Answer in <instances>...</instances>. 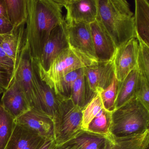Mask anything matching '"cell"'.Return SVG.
Segmentation results:
<instances>
[{
	"mask_svg": "<svg viewBox=\"0 0 149 149\" xmlns=\"http://www.w3.org/2000/svg\"><path fill=\"white\" fill-rule=\"evenodd\" d=\"M63 7L58 0H28V15L25 38L30 54L38 63L52 29L65 21Z\"/></svg>",
	"mask_w": 149,
	"mask_h": 149,
	"instance_id": "6da1fadb",
	"label": "cell"
},
{
	"mask_svg": "<svg viewBox=\"0 0 149 149\" xmlns=\"http://www.w3.org/2000/svg\"><path fill=\"white\" fill-rule=\"evenodd\" d=\"M100 21L117 48L136 38L134 13L126 0H97Z\"/></svg>",
	"mask_w": 149,
	"mask_h": 149,
	"instance_id": "7a4b0ae2",
	"label": "cell"
},
{
	"mask_svg": "<svg viewBox=\"0 0 149 149\" xmlns=\"http://www.w3.org/2000/svg\"><path fill=\"white\" fill-rule=\"evenodd\" d=\"M149 128V110L136 97L111 112L110 132L115 136L142 134Z\"/></svg>",
	"mask_w": 149,
	"mask_h": 149,
	"instance_id": "3957f363",
	"label": "cell"
},
{
	"mask_svg": "<svg viewBox=\"0 0 149 149\" xmlns=\"http://www.w3.org/2000/svg\"><path fill=\"white\" fill-rule=\"evenodd\" d=\"M82 110L70 98L61 101L53 118L56 145L71 140L82 131Z\"/></svg>",
	"mask_w": 149,
	"mask_h": 149,
	"instance_id": "277c9868",
	"label": "cell"
},
{
	"mask_svg": "<svg viewBox=\"0 0 149 149\" xmlns=\"http://www.w3.org/2000/svg\"><path fill=\"white\" fill-rule=\"evenodd\" d=\"M97 61L69 48L54 60L47 72H41L37 66L41 78L54 88L55 84L65 75Z\"/></svg>",
	"mask_w": 149,
	"mask_h": 149,
	"instance_id": "5b68a950",
	"label": "cell"
},
{
	"mask_svg": "<svg viewBox=\"0 0 149 149\" xmlns=\"http://www.w3.org/2000/svg\"><path fill=\"white\" fill-rule=\"evenodd\" d=\"M14 78L20 86L31 109H36V85L34 72L33 60L28 42L24 39Z\"/></svg>",
	"mask_w": 149,
	"mask_h": 149,
	"instance_id": "8992f818",
	"label": "cell"
},
{
	"mask_svg": "<svg viewBox=\"0 0 149 149\" xmlns=\"http://www.w3.org/2000/svg\"><path fill=\"white\" fill-rule=\"evenodd\" d=\"M115 75L113 61H97L84 68L87 104L97 93L110 85Z\"/></svg>",
	"mask_w": 149,
	"mask_h": 149,
	"instance_id": "52a82bcc",
	"label": "cell"
},
{
	"mask_svg": "<svg viewBox=\"0 0 149 149\" xmlns=\"http://www.w3.org/2000/svg\"><path fill=\"white\" fill-rule=\"evenodd\" d=\"M69 48L66 23L64 21L56 26L51 31L43 48L40 61L38 63H36L39 70L47 72L54 60Z\"/></svg>",
	"mask_w": 149,
	"mask_h": 149,
	"instance_id": "ba28073f",
	"label": "cell"
},
{
	"mask_svg": "<svg viewBox=\"0 0 149 149\" xmlns=\"http://www.w3.org/2000/svg\"><path fill=\"white\" fill-rule=\"evenodd\" d=\"M67 10L65 22L67 25L78 23L90 24L98 15L97 0H58Z\"/></svg>",
	"mask_w": 149,
	"mask_h": 149,
	"instance_id": "9c48e42d",
	"label": "cell"
},
{
	"mask_svg": "<svg viewBox=\"0 0 149 149\" xmlns=\"http://www.w3.org/2000/svg\"><path fill=\"white\" fill-rule=\"evenodd\" d=\"M138 49L136 38L131 39L117 48L112 61L118 81H123L130 72L137 70Z\"/></svg>",
	"mask_w": 149,
	"mask_h": 149,
	"instance_id": "30bf717a",
	"label": "cell"
},
{
	"mask_svg": "<svg viewBox=\"0 0 149 149\" xmlns=\"http://www.w3.org/2000/svg\"><path fill=\"white\" fill-rule=\"evenodd\" d=\"M66 30L70 48L92 60L98 61L94 49L90 24H66Z\"/></svg>",
	"mask_w": 149,
	"mask_h": 149,
	"instance_id": "8fae6325",
	"label": "cell"
},
{
	"mask_svg": "<svg viewBox=\"0 0 149 149\" xmlns=\"http://www.w3.org/2000/svg\"><path fill=\"white\" fill-rule=\"evenodd\" d=\"M16 124L30 131L44 139H54L53 119L35 109L29 110L15 119Z\"/></svg>",
	"mask_w": 149,
	"mask_h": 149,
	"instance_id": "7c38bea8",
	"label": "cell"
},
{
	"mask_svg": "<svg viewBox=\"0 0 149 149\" xmlns=\"http://www.w3.org/2000/svg\"><path fill=\"white\" fill-rule=\"evenodd\" d=\"M33 68L37 92L36 110L49 116L53 119L63 98L57 95L54 89L41 78L37 65L34 61Z\"/></svg>",
	"mask_w": 149,
	"mask_h": 149,
	"instance_id": "4fadbf2b",
	"label": "cell"
},
{
	"mask_svg": "<svg viewBox=\"0 0 149 149\" xmlns=\"http://www.w3.org/2000/svg\"><path fill=\"white\" fill-rule=\"evenodd\" d=\"M90 26L97 61H112L117 49L113 40L98 19Z\"/></svg>",
	"mask_w": 149,
	"mask_h": 149,
	"instance_id": "5bb4252c",
	"label": "cell"
},
{
	"mask_svg": "<svg viewBox=\"0 0 149 149\" xmlns=\"http://www.w3.org/2000/svg\"><path fill=\"white\" fill-rule=\"evenodd\" d=\"M0 105L15 119L31 109L14 77L8 88L4 91Z\"/></svg>",
	"mask_w": 149,
	"mask_h": 149,
	"instance_id": "9a60e30c",
	"label": "cell"
},
{
	"mask_svg": "<svg viewBox=\"0 0 149 149\" xmlns=\"http://www.w3.org/2000/svg\"><path fill=\"white\" fill-rule=\"evenodd\" d=\"M149 145V130L129 136L116 137L110 133L106 136L104 149H146Z\"/></svg>",
	"mask_w": 149,
	"mask_h": 149,
	"instance_id": "2e32d148",
	"label": "cell"
},
{
	"mask_svg": "<svg viewBox=\"0 0 149 149\" xmlns=\"http://www.w3.org/2000/svg\"><path fill=\"white\" fill-rule=\"evenodd\" d=\"M25 25L14 28L9 33L0 35V44L6 54L13 61L16 67L25 39Z\"/></svg>",
	"mask_w": 149,
	"mask_h": 149,
	"instance_id": "e0dca14e",
	"label": "cell"
},
{
	"mask_svg": "<svg viewBox=\"0 0 149 149\" xmlns=\"http://www.w3.org/2000/svg\"><path fill=\"white\" fill-rule=\"evenodd\" d=\"M46 139L16 124L5 149H36Z\"/></svg>",
	"mask_w": 149,
	"mask_h": 149,
	"instance_id": "ac0fdd59",
	"label": "cell"
},
{
	"mask_svg": "<svg viewBox=\"0 0 149 149\" xmlns=\"http://www.w3.org/2000/svg\"><path fill=\"white\" fill-rule=\"evenodd\" d=\"M134 23L136 39L149 46V3L147 0H135Z\"/></svg>",
	"mask_w": 149,
	"mask_h": 149,
	"instance_id": "d6986e66",
	"label": "cell"
},
{
	"mask_svg": "<svg viewBox=\"0 0 149 149\" xmlns=\"http://www.w3.org/2000/svg\"><path fill=\"white\" fill-rule=\"evenodd\" d=\"M139 77V73L137 70H134L129 73L123 81H118L115 109L135 97Z\"/></svg>",
	"mask_w": 149,
	"mask_h": 149,
	"instance_id": "ffe728a7",
	"label": "cell"
},
{
	"mask_svg": "<svg viewBox=\"0 0 149 149\" xmlns=\"http://www.w3.org/2000/svg\"><path fill=\"white\" fill-rule=\"evenodd\" d=\"M8 18L14 28L25 24L27 20L28 0H5Z\"/></svg>",
	"mask_w": 149,
	"mask_h": 149,
	"instance_id": "44dd1931",
	"label": "cell"
},
{
	"mask_svg": "<svg viewBox=\"0 0 149 149\" xmlns=\"http://www.w3.org/2000/svg\"><path fill=\"white\" fill-rule=\"evenodd\" d=\"M71 140L80 149H104L106 136L82 131Z\"/></svg>",
	"mask_w": 149,
	"mask_h": 149,
	"instance_id": "7402d4cb",
	"label": "cell"
},
{
	"mask_svg": "<svg viewBox=\"0 0 149 149\" xmlns=\"http://www.w3.org/2000/svg\"><path fill=\"white\" fill-rule=\"evenodd\" d=\"M16 125L15 119L0 105V149H5Z\"/></svg>",
	"mask_w": 149,
	"mask_h": 149,
	"instance_id": "603a6c76",
	"label": "cell"
},
{
	"mask_svg": "<svg viewBox=\"0 0 149 149\" xmlns=\"http://www.w3.org/2000/svg\"><path fill=\"white\" fill-rule=\"evenodd\" d=\"M112 111L104 108L91 122L86 131L106 136L110 133Z\"/></svg>",
	"mask_w": 149,
	"mask_h": 149,
	"instance_id": "cb8c5ba5",
	"label": "cell"
},
{
	"mask_svg": "<svg viewBox=\"0 0 149 149\" xmlns=\"http://www.w3.org/2000/svg\"><path fill=\"white\" fill-rule=\"evenodd\" d=\"M83 73L84 68H82L64 76L54 86V89L56 94L63 99L70 98L73 84Z\"/></svg>",
	"mask_w": 149,
	"mask_h": 149,
	"instance_id": "d4e9b609",
	"label": "cell"
},
{
	"mask_svg": "<svg viewBox=\"0 0 149 149\" xmlns=\"http://www.w3.org/2000/svg\"><path fill=\"white\" fill-rule=\"evenodd\" d=\"M100 92L97 93L82 110V129L87 131L89 125L104 109Z\"/></svg>",
	"mask_w": 149,
	"mask_h": 149,
	"instance_id": "484cf974",
	"label": "cell"
},
{
	"mask_svg": "<svg viewBox=\"0 0 149 149\" xmlns=\"http://www.w3.org/2000/svg\"><path fill=\"white\" fill-rule=\"evenodd\" d=\"M137 59V70L139 74L149 82V46L140 40Z\"/></svg>",
	"mask_w": 149,
	"mask_h": 149,
	"instance_id": "4316f807",
	"label": "cell"
},
{
	"mask_svg": "<svg viewBox=\"0 0 149 149\" xmlns=\"http://www.w3.org/2000/svg\"><path fill=\"white\" fill-rule=\"evenodd\" d=\"M118 83V82L115 75L110 85L100 92L104 108L108 111H112L115 109Z\"/></svg>",
	"mask_w": 149,
	"mask_h": 149,
	"instance_id": "83f0119b",
	"label": "cell"
},
{
	"mask_svg": "<svg viewBox=\"0 0 149 149\" xmlns=\"http://www.w3.org/2000/svg\"><path fill=\"white\" fill-rule=\"evenodd\" d=\"M70 99L76 105L83 109L86 104L85 83L84 73L73 84Z\"/></svg>",
	"mask_w": 149,
	"mask_h": 149,
	"instance_id": "f1b7e54d",
	"label": "cell"
},
{
	"mask_svg": "<svg viewBox=\"0 0 149 149\" xmlns=\"http://www.w3.org/2000/svg\"><path fill=\"white\" fill-rule=\"evenodd\" d=\"M135 97L149 110V82L139 74Z\"/></svg>",
	"mask_w": 149,
	"mask_h": 149,
	"instance_id": "f546056e",
	"label": "cell"
},
{
	"mask_svg": "<svg viewBox=\"0 0 149 149\" xmlns=\"http://www.w3.org/2000/svg\"><path fill=\"white\" fill-rule=\"evenodd\" d=\"M0 65L14 75L16 66L13 61L7 55L0 44Z\"/></svg>",
	"mask_w": 149,
	"mask_h": 149,
	"instance_id": "4dcf8cb0",
	"label": "cell"
},
{
	"mask_svg": "<svg viewBox=\"0 0 149 149\" xmlns=\"http://www.w3.org/2000/svg\"><path fill=\"white\" fill-rule=\"evenodd\" d=\"M14 75L0 65V87L4 91L7 89L11 84Z\"/></svg>",
	"mask_w": 149,
	"mask_h": 149,
	"instance_id": "1f68e13d",
	"label": "cell"
},
{
	"mask_svg": "<svg viewBox=\"0 0 149 149\" xmlns=\"http://www.w3.org/2000/svg\"><path fill=\"white\" fill-rule=\"evenodd\" d=\"M13 29L14 27L8 19L0 18V35L9 33Z\"/></svg>",
	"mask_w": 149,
	"mask_h": 149,
	"instance_id": "d6a6232c",
	"label": "cell"
},
{
	"mask_svg": "<svg viewBox=\"0 0 149 149\" xmlns=\"http://www.w3.org/2000/svg\"><path fill=\"white\" fill-rule=\"evenodd\" d=\"M52 149H80L78 145L73 140H70L62 144L55 145Z\"/></svg>",
	"mask_w": 149,
	"mask_h": 149,
	"instance_id": "836d02e7",
	"label": "cell"
},
{
	"mask_svg": "<svg viewBox=\"0 0 149 149\" xmlns=\"http://www.w3.org/2000/svg\"><path fill=\"white\" fill-rule=\"evenodd\" d=\"M55 145L54 139H46L36 149H52Z\"/></svg>",
	"mask_w": 149,
	"mask_h": 149,
	"instance_id": "e575fe53",
	"label": "cell"
},
{
	"mask_svg": "<svg viewBox=\"0 0 149 149\" xmlns=\"http://www.w3.org/2000/svg\"><path fill=\"white\" fill-rule=\"evenodd\" d=\"M0 18L8 19L5 0H0Z\"/></svg>",
	"mask_w": 149,
	"mask_h": 149,
	"instance_id": "d590c367",
	"label": "cell"
},
{
	"mask_svg": "<svg viewBox=\"0 0 149 149\" xmlns=\"http://www.w3.org/2000/svg\"><path fill=\"white\" fill-rule=\"evenodd\" d=\"M4 92V90L3 89L1 88V87H0V95L1 94V93H3V92Z\"/></svg>",
	"mask_w": 149,
	"mask_h": 149,
	"instance_id": "8d00e7d4",
	"label": "cell"
},
{
	"mask_svg": "<svg viewBox=\"0 0 149 149\" xmlns=\"http://www.w3.org/2000/svg\"><path fill=\"white\" fill-rule=\"evenodd\" d=\"M149 149V148H147V149Z\"/></svg>",
	"mask_w": 149,
	"mask_h": 149,
	"instance_id": "74e56055",
	"label": "cell"
}]
</instances>
